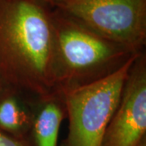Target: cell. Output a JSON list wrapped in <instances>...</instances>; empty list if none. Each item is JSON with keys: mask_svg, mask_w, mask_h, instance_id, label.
<instances>
[{"mask_svg": "<svg viewBox=\"0 0 146 146\" xmlns=\"http://www.w3.org/2000/svg\"><path fill=\"white\" fill-rule=\"evenodd\" d=\"M0 80L46 100L59 96L51 12L36 0H0Z\"/></svg>", "mask_w": 146, "mask_h": 146, "instance_id": "obj_1", "label": "cell"}, {"mask_svg": "<svg viewBox=\"0 0 146 146\" xmlns=\"http://www.w3.org/2000/svg\"><path fill=\"white\" fill-rule=\"evenodd\" d=\"M51 12L55 41L58 94L107 76L134 53L106 39L58 11Z\"/></svg>", "mask_w": 146, "mask_h": 146, "instance_id": "obj_2", "label": "cell"}, {"mask_svg": "<svg viewBox=\"0 0 146 146\" xmlns=\"http://www.w3.org/2000/svg\"><path fill=\"white\" fill-rule=\"evenodd\" d=\"M141 53L107 76L60 94L69 121L67 146H101L131 68Z\"/></svg>", "mask_w": 146, "mask_h": 146, "instance_id": "obj_3", "label": "cell"}, {"mask_svg": "<svg viewBox=\"0 0 146 146\" xmlns=\"http://www.w3.org/2000/svg\"><path fill=\"white\" fill-rule=\"evenodd\" d=\"M80 25L134 53L146 42V0H52L48 3Z\"/></svg>", "mask_w": 146, "mask_h": 146, "instance_id": "obj_4", "label": "cell"}, {"mask_svg": "<svg viewBox=\"0 0 146 146\" xmlns=\"http://www.w3.org/2000/svg\"><path fill=\"white\" fill-rule=\"evenodd\" d=\"M101 146H146V57L141 53L126 81Z\"/></svg>", "mask_w": 146, "mask_h": 146, "instance_id": "obj_5", "label": "cell"}, {"mask_svg": "<svg viewBox=\"0 0 146 146\" xmlns=\"http://www.w3.org/2000/svg\"><path fill=\"white\" fill-rule=\"evenodd\" d=\"M26 94L8 86L0 92V131L19 139L31 130L36 110Z\"/></svg>", "mask_w": 146, "mask_h": 146, "instance_id": "obj_6", "label": "cell"}, {"mask_svg": "<svg viewBox=\"0 0 146 146\" xmlns=\"http://www.w3.org/2000/svg\"><path fill=\"white\" fill-rule=\"evenodd\" d=\"M31 130L36 146H57L65 109L60 96L38 102Z\"/></svg>", "mask_w": 146, "mask_h": 146, "instance_id": "obj_7", "label": "cell"}, {"mask_svg": "<svg viewBox=\"0 0 146 146\" xmlns=\"http://www.w3.org/2000/svg\"><path fill=\"white\" fill-rule=\"evenodd\" d=\"M0 146H29L24 139H19L0 131Z\"/></svg>", "mask_w": 146, "mask_h": 146, "instance_id": "obj_8", "label": "cell"}, {"mask_svg": "<svg viewBox=\"0 0 146 146\" xmlns=\"http://www.w3.org/2000/svg\"><path fill=\"white\" fill-rule=\"evenodd\" d=\"M6 85H4V84L3 83L2 81H1V80H0V92L3 89V88L5 87Z\"/></svg>", "mask_w": 146, "mask_h": 146, "instance_id": "obj_9", "label": "cell"}, {"mask_svg": "<svg viewBox=\"0 0 146 146\" xmlns=\"http://www.w3.org/2000/svg\"><path fill=\"white\" fill-rule=\"evenodd\" d=\"M36 1H39V2H42L43 3H50V1H52V0H36Z\"/></svg>", "mask_w": 146, "mask_h": 146, "instance_id": "obj_10", "label": "cell"}]
</instances>
